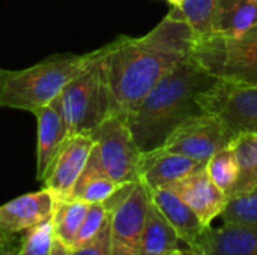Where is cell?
<instances>
[{"label":"cell","instance_id":"ac0fdd59","mask_svg":"<svg viewBox=\"0 0 257 255\" xmlns=\"http://www.w3.org/2000/svg\"><path fill=\"white\" fill-rule=\"evenodd\" d=\"M181 243L173 227L151 201L137 255H169L181 249Z\"/></svg>","mask_w":257,"mask_h":255},{"label":"cell","instance_id":"ffe728a7","mask_svg":"<svg viewBox=\"0 0 257 255\" xmlns=\"http://www.w3.org/2000/svg\"><path fill=\"white\" fill-rule=\"evenodd\" d=\"M238 162V179L229 198L247 194L257 188V134H242L230 141Z\"/></svg>","mask_w":257,"mask_h":255},{"label":"cell","instance_id":"d6986e66","mask_svg":"<svg viewBox=\"0 0 257 255\" xmlns=\"http://www.w3.org/2000/svg\"><path fill=\"white\" fill-rule=\"evenodd\" d=\"M119 186H120L119 183L111 180L104 173V170L101 168V165L98 162L96 155L92 150L90 156L86 162V167L81 171V174L68 198L81 200L89 204L104 203L107 198H110L116 192V189Z\"/></svg>","mask_w":257,"mask_h":255},{"label":"cell","instance_id":"6da1fadb","mask_svg":"<svg viewBox=\"0 0 257 255\" xmlns=\"http://www.w3.org/2000/svg\"><path fill=\"white\" fill-rule=\"evenodd\" d=\"M190 24L170 12L140 38L120 36L99 50L110 116L126 117L146 93L193 51Z\"/></svg>","mask_w":257,"mask_h":255},{"label":"cell","instance_id":"8fae6325","mask_svg":"<svg viewBox=\"0 0 257 255\" xmlns=\"http://www.w3.org/2000/svg\"><path fill=\"white\" fill-rule=\"evenodd\" d=\"M167 188L175 191L190 206L205 227H211L229 201L226 194L211 180L205 168L194 171Z\"/></svg>","mask_w":257,"mask_h":255},{"label":"cell","instance_id":"9c48e42d","mask_svg":"<svg viewBox=\"0 0 257 255\" xmlns=\"http://www.w3.org/2000/svg\"><path fill=\"white\" fill-rule=\"evenodd\" d=\"M232 137L218 117L205 113L182 123L164 143V149L206 164L220 149L229 146Z\"/></svg>","mask_w":257,"mask_h":255},{"label":"cell","instance_id":"603a6c76","mask_svg":"<svg viewBox=\"0 0 257 255\" xmlns=\"http://www.w3.org/2000/svg\"><path fill=\"white\" fill-rule=\"evenodd\" d=\"M215 6L217 0H184L179 8H172V11L190 24L196 36H206L212 33Z\"/></svg>","mask_w":257,"mask_h":255},{"label":"cell","instance_id":"277c9868","mask_svg":"<svg viewBox=\"0 0 257 255\" xmlns=\"http://www.w3.org/2000/svg\"><path fill=\"white\" fill-rule=\"evenodd\" d=\"M68 137L92 135L110 117L108 93L101 69L99 50L92 51L87 66L74 77L57 98Z\"/></svg>","mask_w":257,"mask_h":255},{"label":"cell","instance_id":"f1b7e54d","mask_svg":"<svg viewBox=\"0 0 257 255\" xmlns=\"http://www.w3.org/2000/svg\"><path fill=\"white\" fill-rule=\"evenodd\" d=\"M48 255H69V248L65 243H62L60 240H57V239L53 237V242H51Z\"/></svg>","mask_w":257,"mask_h":255},{"label":"cell","instance_id":"ba28073f","mask_svg":"<svg viewBox=\"0 0 257 255\" xmlns=\"http://www.w3.org/2000/svg\"><path fill=\"white\" fill-rule=\"evenodd\" d=\"M149 206V189L139 180L110 210L111 255H137Z\"/></svg>","mask_w":257,"mask_h":255},{"label":"cell","instance_id":"484cf974","mask_svg":"<svg viewBox=\"0 0 257 255\" xmlns=\"http://www.w3.org/2000/svg\"><path fill=\"white\" fill-rule=\"evenodd\" d=\"M108 219H110V212L105 209L104 203L89 204L87 213L83 219V224L78 230V234L74 240L72 248L81 246V245L87 243L89 240H92L104 228V225L108 222Z\"/></svg>","mask_w":257,"mask_h":255},{"label":"cell","instance_id":"30bf717a","mask_svg":"<svg viewBox=\"0 0 257 255\" xmlns=\"http://www.w3.org/2000/svg\"><path fill=\"white\" fill-rule=\"evenodd\" d=\"M93 147L90 135H72L65 140L51 161L42 183L56 198H68L74 189Z\"/></svg>","mask_w":257,"mask_h":255},{"label":"cell","instance_id":"e0dca14e","mask_svg":"<svg viewBox=\"0 0 257 255\" xmlns=\"http://www.w3.org/2000/svg\"><path fill=\"white\" fill-rule=\"evenodd\" d=\"M257 27V0H217L212 35L241 36Z\"/></svg>","mask_w":257,"mask_h":255},{"label":"cell","instance_id":"2e32d148","mask_svg":"<svg viewBox=\"0 0 257 255\" xmlns=\"http://www.w3.org/2000/svg\"><path fill=\"white\" fill-rule=\"evenodd\" d=\"M152 204L173 227L185 246H194L202 231L206 228L190 206L170 188L149 191Z\"/></svg>","mask_w":257,"mask_h":255},{"label":"cell","instance_id":"44dd1931","mask_svg":"<svg viewBox=\"0 0 257 255\" xmlns=\"http://www.w3.org/2000/svg\"><path fill=\"white\" fill-rule=\"evenodd\" d=\"M89 203L75 198H56L51 216L53 237L72 248L83 219L87 213Z\"/></svg>","mask_w":257,"mask_h":255},{"label":"cell","instance_id":"4fadbf2b","mask_svg":"<svg viewBox=\"0 0 257 255\" xmlns=\"http://www.w3.org/2000/svg\"><path fill=\"white\" fill-rule=\"evenodd\" d=\"M205 165L206 164L161 147L148 153H142L139 176L140 182H143L145 186L152 191L158 188H167L175 182L193 174L194 171L205 168Z\"/></svg>","mask_w":257,"mask_h":255},{"label":"cell","instance_id":"3957f363","mask_svg":"<svg viewBox=\"0 0 257 255\" xmlns=\"http://www.w3.org/2000/svg\"><path fill=\"white\" fill-rule=\"evenodd\" d=\"M90 59L92 53L62 54L24 69H0V107L35 113L57 99Z\"/></svg>","mask_w":257,"mask_h":255},{"label":"cell","instance_id":"5b68a950","mask_svg":"<svg viewBox=\"0 0 257 255\" xmlns=\"http://www.w3.org/2000/svg\"><path fill=\"white\" fill-rule=\"evenodd\" d=\"M191 56L221 81L257 87V27L241 36H196Z\"/></svg>","mask_w":257,"mask_h":255},{"label":"cell","instance_id":"5bb4252c","mask_svg":"<svg viewBox=\"0 0 257 255\" xmlns=\"http://www.w3.org/2000/svg\"><path fill=\"white\" fill-rule=\"evenodd\" d=\"M194 246L205 255H257V227L241 224L206 227Z\"/></svg>","mask_w":257,"mask_h":255},{"label":"cell","instance_id":"4316f807","mask_svg":"<svg viewBox=\"0 0 257 255\" xmlns=\"http://www.w3.org/2000/svg\"><path fill=\"white\" fill-rule=\"evenodd\" d=\"M69 255H111L110 219L92 240H89L81 246L69 248Z\"/></svg>","mask_w":257,"mask_h":255},{"label":"cell","instance_id":"cb8c5ba5","mask_svg":"<svg viewBox=\"0 0 257 255\" xmlns=\"http://www.w3.org/2000/svg\"><path fill=\"white\" fill-rule=\"evenodd\" d=\"M220 218L223 219V224L257 227V188L247 194L229 198Z\"/></svg>","mask_w":257,"mask_h":255},{"label":"cell","instance_id":"7402d4cb","mask_svg":"<svg viewBox=\"0 0 257 255\" xmlns=\"http://www.w3.org/2000/svg\"><path fill=\"white\" fill-rule=\"evenodd\" d=\"M205 170L211 180L217 185V188L223 191L229 198V194L238 179V162L230 144L215 152L208 159Z\"/></svg>","mask_w":257,"mask_h":255},{"label":"cell","instance_id":"d4e9b609","mask_svg":"<svg viewBox=\"0 0 257 255\" xmlns=\"http://www.w3.org/2000/svg\"><path fill=\"white\" fill-rule=\"evenodd\" d=\"M53 242V222L51 219L32 227L23 236L20 248L14 255H48Z\"/></svg>","mask_w":257,"mask_h":255},{"label":"cell","instance_id":"f546056e","mask_svg":"<svg viewBox=\"0 0 257 255\" xmlns=\"http://www.w3.org/2000/svg\"><path fill=\"white\" fill-rule=\"evenodd\" d=\"M169 255H205L202 252V249L200 248H197V246H185V248H181V249H178V251H175V252H172V254Z\"/></svg>","mask_w":257,"mask_h":255},{"label":"cell","instance_id":"83f0119b","mask_svg":"<svg viewBox=\"0 0 257 255\" xmlns=\"http://www.w3.org/2000/svg\"><path fill=\"white\" fill-rule=\"evenodd\" d=\"M23 237L18 234H9L0 230V255H14L20 248Z\"/></svg>","mask_w":257,"mask_h":255},{"label":"cell","instance_id":"9a60e30c","mask_svg":"<svg viewBox=\"0 0 257 255\" xmlns=\"http://www.w3.org/2000/svg\"><path fill=\"white\" fill-rule=\"evenodd\" d=\"M33 114L38 120L36 177L39 182H42L51 161L54 159L60 146L68 138V131L62 117L57 99L36 110Z\"/></svg>","mask_w":257,"mask_h":255},{"label":"cell","instance_id":"7c38bea8","mask_svg":"<svg viewBox=\"0 0 257 255\" xmlns=\"http://www.w3.org/2000/svg\"><path fill=\"white\" fill-rule=\"evenodd\" d=\"M56 197L47 188L17 197L0 206V230L20 234L53 216Z\"/></svg>","mask_w":257,"mask_h":255},{"label":"cell","instance_id":"4dcf8cb0","mask_svg":"<svg viewBox=\"0 0 257 255\" xmlns=\"http://www.w3.org/2000/svg\"><path fill=\"white\" fill-rule=\"evenodd\" d=\"M169 3H170V6L172 8H179L182 3H184V0H167Z\"/></svg>","mask_w":257,"mask_h":255},{"label":"cell","instance_id":"52a82bcc","mask_svg":"<svg viewBox=\"0 0 257 255\" xmlns=\"http://www.w3.org/2000/svg\"><path fill=\"white\" fill-rule=\"evenodd\" d=\"M205 113L220 119L232 140L257 134V87L218 80L200 98Z\"/></svg>","mask_w":257,"mask_h":255},{"label":"cell","instance_id":"8992f818","mask_svg":"<svg viewBox=\"0 0 257 255\" xmlns=\"http://www.w3.org/2000/svg\"><path fill=\"white\" fill-rule=\"evenodd\" d=\"M90 137L93 138L92 150L101 168L111 180L119 185L140 180L139 165L142 152L133 138L125 117H107Z\"/></svg>","mask_w":257,"mask_h":255},{"label":"cell","instance_id":"7a4b0ae2","mask_svg":"<svg viewBox=\"0 0 257 255\" xmlns=\"http://www.w3.org/2000/svg\"><path fill=\"white\" fill-rule=\"evenodd\" d=\"M217 81L191 54L179 62L125 117L139 150L161 149L182 123L205 114L200 98Z\"/></svg>","mask_w":257,"mask_h":255}]
</instances>
